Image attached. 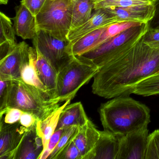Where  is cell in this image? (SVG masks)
<instances>
[{"label": "cell", "instance_id": "cell-1", "mask_svg": "<svg viewBox=\"0 0 159 159\" xmlns=\"http://www.w3.org/2000/svg\"><path fill=\"white\" fill-rule=\"evenodd\" d=\"M149 25L123 45L108 63L93 77L92 92L104 98L129 96L143 80L159 74V49L143 42Z\"/></svg>", "mask_w": 159, "mask_h": 159}, {"label": "cell", "instance_id": "cell-2", "mask_svg": "<svg viewBox=\"0 0 159 159\" xmlns=\"http://www.w3.org/2000/svg\"><path fill=\"white\" fill-rule=\"evenodd\" d=\"M150 110L129 96H120L101 104L99 109L104 131L124 136L148 125Z\"/></svg>", "mask_w": 159, "mask_h": 159}, {"label": "cell", "instance_id": "cell-3", "mask_svg": "<svg viewBox=\"0 0 159 159\" xmlns=\"http://www.w3.org/2000/svg\"><path fill=\"white\" fill-rule=\"evenodd\" d=\"M58 99H52L38 88L20 80H12L8 108L19 109L31 113L38 120L45 119L60 107Z\"/></svg>", "mask_w": 159, "mask_h": 159}, {"label": "cell", "instance_id": "cell-4", "mask_svg": "<svg viewBox=\"0 0 159 159\" xmlns=\"http://www.w3.org/2000/svg\"><path fill=\"white\" fill-rule=\"evenodd\" d=\"M73 4V0H46L36 16L38 30L47 32L60 40H68Z\"/></svg>", "mask_w": 159, "mask_h": 159}, {"label": "cell", "instance_id": "cell-5", "mask_svg": "<svg viewBox=\"0 0 159 159\" xmlns=\"http://www.w3.org/2000/svg\"><path fill=\"white\" fill-rule=\"evenodd\" d=\"M99 69L75 57L58 73L56 98L60 103L72 100L80 88L88 83Z\"/></svg>", "mask_w": 159, "mask_h": 159}, {"label": "cell", "instance_id": "cell-6", "mask_svg": "<svg viewBox=\"0 0 159 159\" xmlns=\"http://www.w3.org/2000/svg\"><path fill=\"white\" fill-rule=\"evenodd\" d=\"M33 45L59 73L75 57L72 45L68 40H62L47 32L38 30Z\"/></svg>", "mask_w": 159, "mask_h": 159}, {"label": "cell", "instance_id": "cell-7", "mask_svg": "<svg viewBox=\"0 0 159 159\" xmlns=\"http://www.w3.org/2000/svg\"><path fill=\"white\" fill-rule=\"evenodd\" d=\"M148 25V23L130 28L105 43L77 57L99 68L102 67L112 59L122 46L137 36Z\"/></svg>", "mask_w": 159, "mask_h": 159}, {"label": "cell", "instance_id": "cell-8", "mask_svg": "<svg viewBox=\"0 0 159 159\" xmlns=\"http://www.w3.org/2000/svg\"><path fill=\"white\" fill-rule=\"evenodd\" d=\"M29 46L25 42L17 43L15 49L0 60V80H20L22 69L29 60Z\"/></svg>", "mask_w": 159, "mask_h": 159}, {"label": "cell", "instance_id": "cell-9", "mask_svg": "<svg viewBox=\"0 0 159 159\" xmlns=\"http://www.w3.org/2000/svg\"><path fill=\"white\" fill-rule=\"evenodd\" d=\"M148 125L123 136L116 159H145Z\"/></svg>", "mask_w": 159, "mask_h": 159}, {"label": "cell", "instance_id": "cell-10", "mask_svg": "<svg viewBox=\"0 0 159 159\" xmlns=\"http://www.w3.org/2000/svg\"><path fill=\"white\" fill-rule=\"evenodd\" d=\"M0 119V159H11L30 129L23 126L19 122L8 124L2 118Z\"/></svg>", "mask_w": 159, "mask_h": 159}, {"label": "cell", "instance_id": "cell-11", "mask_svg": "<svg viewBox=\"0 0 159 159\" xmlns=\"http://www.w3.org/2000/svg\"><path fill=\"white\" fill-rule=\"evenodd\" d=\"M123 136L100 131L99 139L84 159H116Z\"/></svg>", "mask_w": 159, "mask_h": 159}, {"label": "cell", "instance_id": "cell-12", "mask_svg": "<svg viewBox=\"0 0 159 159\" xmlns=\"http://www.w3.org/2000/svg\"><path fill=\"white\" fill-rule=\"evenodd\" d=\"M117 22L116 18L106 10L102 9L94 10L90 19L85 24L70 31L68 39L72 44L88 33Z\"/></svg>", "mask_w": 159, "mask_h": 159}, {"label": "cell", "instance_id": "cell-13", "mask_svg": "<svg viewBox=\"0 0 159 159\" xmlns=\"http://www.w3.org/2000/svg\"><path fill=\"white\" fill-rule=\"evenodd\" d=\"M104 10L113 16L118 22H139L144 24L148 23L153 18L155 11L153 3Z\"/></svg>", "mask_w": 159, "mask_h": 159}, {"label": "cell", "instance_id": "cell-14", "mask_svg": "<svg viewBox=\"0 0 159 159\" xmlns=\"http://www.w3.org/2000/svg\"><path fill=\"white\" fill-rule=\"evenodd\" d=\"M43 150V141L36 125L27 132L11 159H39Z\"/></svg>", "mask_w": 159, "mask_h": 159}, {"label": "cell", "instance_id": "cell-15", "mask_svg": "<svg viewBox=\"0 0 159 159\" xmlns=\"http://www.w3.org/2000/svg\"><path fill=\"white\" fill-rule=\"evenodd\" d=\"M16 11V16L12 19L16 34L24 40L33 39L38 31L36 16L21 3Z\"/></svg>", "mask_w": 159, "mask_h": 159}, {"label": "cell", "instance_id": "cell-16", "mask_svg": "<svg viewBox=\"0 0 159 159\" xmlns=\"http://www.w3.org/2000/svg\"><path fill=\"white\" fill-rule=\"evenodd\" d=\"M35 49L37 53L36 67L38 76L46 87L51 98L56 99V95L58 73L42 54L41 52L37 48Z\"/></svg>", "mask_w": 159, "mask_h": 159}, {"label": "cell", "instance_id": "cell-17", "mask_svg": "<svg viewBox=\"0 0 159 159\" xmlns=\"http://www.w3.org/2000/svg\"><path fill=\"white\" fill-rule=\"evenodd\" d=\"M89 120L80 102L70 104L61 112L56 130L71 126L81 127Z\"/></svg>", "mask_w": 159, "mask_h": 159}, {"label": "cell", "instance_id": "cell-18", "mask_svg": "<svg viewBox=\"0 0 159 159\" xmlns=\"http://www.w3.org/2000/svg\"><path fill=\"white\" fill-rule=\"evenodd\" d=\"M100 136V131L97 129L89 119L73 139V142L80 152L82 159L93 149Z\"/></svg>", "mask_w": 159, "mask_h": 159}, {"label": "cell", "instance_id": "cell-19", "mask_svg": "<svg viewBox=\"0 0 159 159\" xmlns=\"http://www.w3.org/2000/svg\"><path fill=\"white\" fill-rule=\"evenodd\" d=\"M70 101H66L45 119L37 121L36 129L39 135L42 138L43 149L47 147L51 136L56 131L61 112L65 107L70 103Z\"/></svg>", "mask_w": 159, "mask_h": 159}, {"label": "cell", "instance_id": "cell-20", "mask_svg": "<svg viewBox=\"0 0 159 159\" xmlns=\"http://www.w3.org/2000/svg\"><path fill=\"white\" fill-rule=\"evenodd\" d=\"M29 60L22 69L21 74V80L25 83L34 86L49 95L46 87L42 82L38 76L36 67L37 53L36 49L29 47Z\"/></svg>", "mask_w": 159, "mask_h": 159}, {"label": "cell", "instance_id": "cell-21", "mask_svg": "<svg viewBox=\"0 0 159 159\" xmlns=\"http://www.w3.org/2000/svg\"><path fill=\"white\" fill-rule=\"evenodd\" d=\"M73 2L70 30L80 27L90 19L94 10L95 0H73Z\"/></svg>", "mask_w": 159, "mask_h": 159}, {"label": "cell", "instance_id": "cell-22", "mask_svg": "<svg viewBox=\"0 0 159 159\" xmlns=\"http://www.w3.org/2000/svg\"><path fill=\"white\" fill-rule=\"evenodd\" d=\"M107 26L98 29L88 33L71 44L73 55L75 57L80 56L93 49L96 43L105 31Z\"/></svg>", "mask_w": 159, "mask_h": 159}, {"label": "cell", "instance_id": "cell-23", "mask_svg": "<svg viewBox=\"0 0 159 159\" xmlns=\"http://www.w3.org/2000/svg\"><path fill=\"white\" fill-rule=\"evenodd\" d=\"M143 24L139 22H117L108 25L96 43L93 49L105 43L126 30L133 27L141 25Z\"/></svg>", "mask_w": 159, "mask_h": 159}, {"label": "cell", "instance_id": "cell-24", "mask_svg": "<svg viewBox=\"0 0 159 159\" xmlns=\"http://www.w3.org/2000/svg\"><path fill=\"white\" fill-rule=\"evenodd\" d=\"M152 2L146 0H96L94 10L149 5Z\"/></svg>", "mask_w": 159, "mask_h": 159}, {"label": "cell", "instance_id": "cell-25", "mask_svg": "<svg viewBox=\"0 0 159 159\" xmlns=\"http://www.w3.org/2000/svg\"><path fill=\"white\" fill-rule=\"evenodd\" d=\"M134 93L144 97L159 94V74L151 76L139 82Z\"/></svg>", "mask_w": 159, "mask_h": 159}, {"label": "cell", "instance_id": "cell-26", "mask_svg": "<svg viewBox=\"0 0 159 159\" xmlns=\"http://www.w3.org/2000/svg\"><path fill=\"white\" fill-rule=\"evenodd\" d=\"M0 44L3 43H10L14 45H17L15 31L10 17L2 12L0 13Z\"/></svg>", "mask_w": 159, "mask_h": 159}, {"label": "cell", "instance_id": "cell-27", "mask_svg": "<svg viewBox=\"0 0 159 159\" xmlns=\"http://www.w3.org/2000/svg\"><path fill=\"white\" fill-rule=\"evenodd\" d=\"M80 129V127L77 126H69L66 128L58 144L48 159H57L62 150L73 140Z\"/></svg>", "mask_w": 159, "mask_h": 159}, {"label": "cell", "instance_id": "cell-28", "mask_svg": "<svg viewBox=\"0 0 159 159\" xmlns=\"http://www.w3.org/2000/svg\"><path fill=\"white\" fill-rule=\"evenodd\" d=\"M145 159H159V129L148 135Z\"/></svg>", "mask_w": 159, "mask_h": 159}, {"label": "cell", "instance_id": "cell-29", "mask_svg": "<svg viewBox=\"0 0 159 159\" xmlns=\"http://www.w3.org/2000/svg\"><path fill=\"white\" fill-rule=\"evenodd\" d=\"M12 80H0V117L8 109V101Z\"/></svg>", "mask_w": 159, "mask_h": 159}, {"label": "cell", "instance_id": "cell-30", "mask_svg": "<svg viewBox=\"0 0 159 159\" xmlns=\"http://www.w3.org/2000/svg\"><path fill=\"white\" fill-rule=\"evenodd\" d=\"M65 129L66 128H62L55 131L52 135L51 136L47 147L43 149L39 159H48L50 154L52 153L58 144Z\"/></svg>", "mask_w": 159, "mask_h": 159}, {"label": "cell", "instance_id": "cell-31", "mask_svg": "<svg viewBox=\"0 0 159 159\" xmlns=\"http://www.w3.org/2000/svg\"><path fill=\"white\" fill-rule=\"evenodd\" d=\"M57 159H82V156L72 140L62 150Z\"/></svg>", "mask_w": 159, "mask_h": 159}, {"label": "cell", "instance_id": "cell-32", "mask_svg": "<svg viewBox=\"0 0 159 159\" xmlns=\"http://www.w3.org/2000/svg\"><path fill=\"white\" fill-rule=\"evenodd\" d=\"M143 42L151 48L159 49V30L152 29L149 27L143 37Z\"/></svg>", "mask_w": 159, "mask_h": 159}, {"label": "cell", "instance_id": "cell-33", "mask_svg": "<svg viewBox=\"0 0 159 159\" xmlns=\"http://www.w3.org/2000/svg\"><path fill=\"white\" fill-rule=\"evenodd\" d=\"M23 113L24 111L19 109L9 108L5 114L0 118H2L6 124H13L19 122Z\"/></svg>", "mask_w": 159, "mask_h": 159}, {"label": "cell", "instance_id": "cell-34", "mask_svg": "<svg viewBox=\"0 0 159 159\" xmlns=\"http://www.w3.org/2000/svg\"><path fill=\"white\" fill-rule=\"evenodd\" d=\"M46 0H22L23 4L35 16L39 13L43 7Z\"/></svg>", "mask_w": 159, "mask_h": 159}, {"label": "cell", "instance_id": "cell-35", "mask_svg": "<svg viewBox=\"0 0 159 159\" xmlns=\"http://www.w3.org/2000/svg\"><path fill=\"white\" fill-rule=\"evenodd\" d=\"M38 120L35 115L29 112H24L20 118L19 122L27 129H30L36 125Z\"/></svg>", "mask_w": 159, "mask_h": 159}, {"label": "cell", "instance_id": "cell-36", "mask_svg": "<svg viewBox=\"0 0 159 159\" xmlns=\"http://www.w3.org/2000/svg\"><path fill=\"white\" fill-rule=\"evenodd\" d=\"M155 7V14L153 18L148 22L150 28L159 30V0L153 2Z\"/></svg>", "mask_w": 159, "mask_h": 159}, {"label": "cell", "instance_id": "cell-37", "mask_svg": "<svg viewBox=\"0 0 159 159\" xmlns=\"http://www.w3.org/2000/svg\"><path fill=\"white\" fill-rule=\"evenodd\" d=\"M16 45H14L8 42L0 44V60L10 54L15 49Z\"/></svg>", "mask_w": 159, "mask_h": 159}, {"label": "cell", "instance_id": "cell-38", "mask_svg": "<svg viewBox=\"0 0 159 159\" xmlns=\"http://www.w3.org/2000/svg\"><path fill=\"white\" fill-rule=\"evenodd\" d=\"M9 0H0V3L1 4H4L6 5L8 3Z\"/></svg>", "mask_w": 159, "mask_h": 159}, {"label": "cell", "instance_id": "cell-39", "mask_svg": "<svg viewBox=\"0 0 159 159\" xmlns=\"http://www.w3.org/2000/svg\"><path fill=\"white\" fill-rule=\"evenodd\" d=\"M146 1H148L150 2H152V3H153L156 0H146Z\"/></svg>", "mask_w": 159, "mask_h": 159}, {"label": "cell", "instance_id": "cell-40", "mask_svg": "<svg viewBox=\"0 0 159 159\" xmlns=\"http://www.w3.org/2000/svg\"><path fill=\"white\" fill-rule=\"evenodd\" d=\"M95 1H96V0H95Z\"/></svg>", "mask_w": 159, "mask_h": 159}]
</instances>
